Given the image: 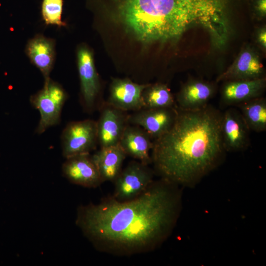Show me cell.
<instances>
[{
    "mask_svg": "<svg viewBox=\"0 0 266 266\" xmlns=\"http://www.w3.org/2000/svg\"><path fill=\"white\" fill-rule=\"evenodd\" d=\"M177 185L161 178L138 197L120 201L112 196L81 206L76 223L99 251L117 256L145 253L169 236L180 210Z\"/></svg>",
    "mask_w": 266,
    "mask_h": 266,
    "instance_id": "1",
    "label": "cell"
},
{
    "mask_svg": "<svg viewBox=\"0 0 266 266\" xmlns=\"http://www.w3.org/2000/svg\"><path fill=\"white\" fill-rule=\"evenodd\" d=\"M222 112L211 104L196 110L177 107L171 128L153 140L151 164L161 178L194 186L224 161Z\"/></svg>",
    "mask_w": 266,
    "mask_h": 266,
    "instance_id": "2",
    "label": "cell"
},
{
    "mask_svg": "<svg viewBox=\"0 0 266 266\" xmlns=\"http://www.w3.org/2000/svg\"><path fill=\"white\" fill-rule=\"evenodd\" d=\"M119 9L127 29L144 43L177 40L194 26L219 45L228 34L221 0H122Z\"/></svg>",
    "mask_w": 266,
    "mask_h": 266,
    "instance_id": "3",
    "label": "cell"
},
{
    "mask_svg": "<svg viewBox=\"0 0 266 266\" xmlns=\"http://www.w3.org/2000/svg\"><path fill=\"white\" fill-rule=\"evenodd\" d=\"M67 97L61 85L50 78L44 81L41 90L31 96L30 103L40 116L36 129L37 133L41 134L60 122L62 110Z\"/></svg>",
    "mask_w": 266,
    "mask_h": 266,
    "instance_id": "4",
    "label": "cell"
},
{
    "mask_svg": "<svg viewBox=\"0 0 266 266\" xmlns=\"http://www.w3.org/2000/svg\"><path fill=\"white\" fill-rule=\"evenodd\" d=\"M77 61L80 83V99L85 112L100 109L103 102L100 100V83L95 67L92 51L85 45L78 47Z\"/></svg>",
    "mask_w": 266,
    "mask_h": 266,
    "instance_id": "5",
    "label": "cell"
},
{
    "mask_svg": "<svg viewBox=\"0 0 266 266\" xmlns=\"http://www.w3.org/2000/svg\"><path fill=\"white\" fill-rule=\"evenodd\" d=\"M98 144L97 121L92 119L70 122L61 134L62 154L66 159L90 154Z\"/></svg>",
    "mask_w": 266,
    "mask_h": 266,
    "instance_id": "6",
    "label": "cell"
},
{
    "mask_svg": "<svg viewBox=\"0 0 266 266\" xmlns=\"http://www.w3.org/2000/svg\"><path fill=\"white\" fill-rule=\"evenodd\" d=\"M138 161H132L114 180L112 196L120 201L133 199L143 193L153 181V169Z\"/></svg>",
    "mask_w": 266,
    "mask_h": 266,
    "instance_id": "7",
    "label": "cell"
},
{
    "mask_svg": "<svg viewBox=\"0 0 266 266\" xmlns=\"http://www.w3.org/2000/svg\"><path fill=\"white\" fill-rule=\"evenodd\" d=\"M177 114V107L143 108L129 114V124L143 129L153 139L166 133L171 128Z\"/></svg>",
    "mask_w": 266,
    "mask_h": 266,
    "instance_id": "8",
    "label": "cell"
},
{
    "mask_svg": "<svg viewBox=\"0 0 266 266\" xmlns=\"http://www.w3.org/2000/svg\"><path fill=\"white\" fill-rule=\"evenodd\" d=\"M97 121L98 144L100 148L119 144L123 133L129 124L128 112L103 102Z\"/></svg>",
    "mask_w": 266,
    "mask_h": 266,
    "instance_id": "9",
    "label": "cell"
},
{
    "mask_svg": "<svg viewBox=\"0 0 266 266\" xmlns=\"http://www.w3.org/2000/svg\"><path fill=\"white\" fill-rule=\"evenodd\" d=\"M221 132L227 152L244 151L250 144V130L238 109L231 106L222 112Z\"/></svg>",
    "mask_w": 266,
    "mask_h": 266,
    "instance_id": "10",
    "label": "cell"
},
{
    "mask_svg": "<svg viewBox=\"0 0 266 266\" xmlns=\"http://www.w3.org/2000/svg\"><path fill=\"white\" fill-rule=\"evenodd\" d=\"M148 84L136 83L129 78H113L106 102L126 112L139 110L143 108L142 94Z\"/></svg>",
    "mask_w": 266,
    "mask_h": 266,
    "instance_id": "11",
    "label": "cell"
},
{
    "mask_svg": "<svg viewBox=\"0 0 266 266\" xmlns=\"http://www.w3.org/2000/svg\"><path fill=\"white\" fill-rule=\"evenodd\" d=\"M64 176L70 182L87 188H96L102 181L90 154L66 159L62 166Z\"/></svg>",
    "mask_w": 266,
    "mask_h": 266,
    "instance_id": "12",
    "label": "cell"
},
{
    "mask_svg": "<svg viewBox=\"0 0 266 266\" xmlns=\"http://www.w3.org/2000/svg\"><path fill=\"white\" fill-rule=\"evenodd\" d=\"M221 92V106H237L247 100L261 97L266 88L265 77L247 80H228Z\"/></svg>",
    "mask_w": 266,
    "mask_h": 266,
    "instance_id": "13",
    "label": "cell"
},
{
    "mask_svg": "<svg viewBox=\"0 0 266 266\" xmlns=\"http://www.w3.org/2000/svg\"><path fill=\"white\" fill-rule=\"evenodd\" d=\"M119 144L127 156L147 165L151 164V152L153 139L140 127L129 124Z\"/></svg>",
    "mask_w": 266,
    "mask_h": 266,
    "instance_id": "14",
    "label": "cell"
},
{
    "mask_svg": "<svg viewBox=\"0 0 266 266\" xmlns=\"http://www.w3.org/2000/svg\"><path fill=\"white\" fill-rule=\"evenodd\" d=\"M215 91L214 85L200 80L185 84L175 99L177 107L183 110H196L206 106Z\"/></svg>",
    "mask_w": 266,
    "mask_h": 266,
    "instance_id": "15",
    "label": "cell"
},
{
    "mask_svg": "<svg viewBox=\"0 0 266 266\" xmlns=\"http://www.w3.org/2000/svg\"><path fill=\"white\" fill-rule=\"evenodd\" d=\"M25 51L32 63L40 71L45 81L50 79L56 57L55 40L37 34L28 42Z\"/></svg>",
    "mask_w": 266,
    "mask_h": 266,
    "instance_id": "16",
    "label": "cell"
},
{
    "mask_svg": "<svg viewBox=\"0 0 266 266\" xmlns=\"http://www.w3.org/2000/svg\"><path fill=\"white\" fill-rule=\"evenodd\" d=\"M264 66L252 51L246 49L236 61L217 77V81L253 79L264 77Z\"/></svg>",
    "mask_w": 266,
    "mask_h": 266,
    "instance_id": "17",
    "label": "cell"
},
{
    "mask_svg": "<svg viewBox=\"0 0 266 266\" xmlns=\"http://www.w3.org/2000/svg\"><path fill=\"white\" fill-rule=\"evenodd\" d=\"M127 156L119 144L100 148L92 156L103 182L114 181Z\"/></svg>",
    "mask_w": 266,
    "mask_h": 266,
    "instance_id": "18",
    "label": "cell"
},
{
    "mask_svg": "<svg viewBox=\"0 0 266 266\" xmlns=\"http://www.w3.org/2000/svg\"><path fill=\"white\" fill-rule=\"evenodd\" d=\"M250 131H266V99L258 97L237 105Z\"/></svg>",
    "mask_w": 266,
    "mask_h": 266,
    "instance_id": "19",
    "label": "cell"
},
{
    "mask_svg": "<svg viewBox=\"0 0 266 266\" xmlns=\"http://www.w3.org/2000/svg\"><path fill=\"white\" fill-rule=\"evenodd\" d=\"M142 100L143 108L177 106L175 99L170 89L162 83H148L142 92Z\"/></svg>",
    "mask_w": 266,
    "mask_h": 266,
    "instance_id": "20",
    "label": "cell"
},
{
    "mask_svg": "<svg viewBox=\"0 0 266 266\" xmlns=\"http://www.w3.org/2000/svg\"><path fill=\"white\" fill-rule=\"evenodd\" d=\"M63 0H43L41 14L46 25L66 26L62 20Z\"/></svg>",
    "mask_w": 266,
    "mask_h": 266,
    "instance_id": "21",
    "label": "cell"
},
{
    "mask_svg": "<svg viewBox=\"0 0 266 266\" xmlns=\"http://www.w3.org/2000/svg\"><path fill=\"white\" fill-rule=\"evenodd\" d=\"M258 40L260 44L265 48L266 46V32L265 29H262L258 35Z\"/></svg>",
    "mask_w": 266,
    "mask_h": 266,
    "instance_id": "22",
    "label": "cell"
},
{
    "mask_svg": "<svg viewBox=\"0 0 266 266\" xmlns=\"http://www.w3.org/2000/svg\"><path fill=\"white\" fill-rule=\"evenodd\" d=\"M257 9L261 14L263 15H265L266 11V0H259L257 3Z\"/></svg>",
    "mask_w": 266,
    "mask_h": 266,
    "instance_id": "23",
    "label": "cell"
}]
</instances>
